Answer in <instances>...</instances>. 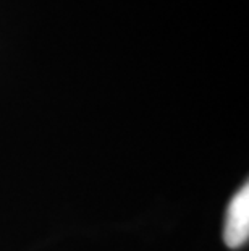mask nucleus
Listing matches in <instances>:
<instances>
[{"instance_id":"f257e3e1","label":"nucleus","mask_w":249,"mask_h":251,"mask_svg":"<svg viewBox=\"0 0 249 251\" xmlns=\"http://www.w3.org/2000/svg\"><path fill=\"white\" fill-rule=\"evenodd\" d=\"M249 237V186L245 185L228 204L224 242L228 248H241Z\"/></svg>"}]
</instances>
